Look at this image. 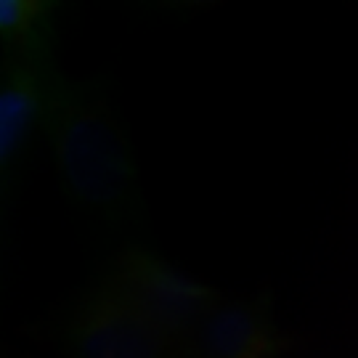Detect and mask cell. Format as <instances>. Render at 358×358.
Returning <instances> with one entry per match:
<instances>
[{
  "label": "cell",
  "instance_id": "cell-1",
  "mask_svg": "<svg viewBox=\"0 0 358 358\" xmlns=\"http://www.w3.org/2000/svg\"><path fill=\"white\" fill-rule=\"evenodd\" d=\"M53 154L75 202L120 217L136 199V165L101 101L80 88H56L48 103Z\"/></svg>",
  "mask_w": 358,
  "mask_h": 358
},
{
  "label": "cell",
  "instance_id": "cell-2",
  "mask_svg": "<svg viewBox=\"0 0 358 358\" xmlns=\"http://www.w3.org/2000/svg\"><path fill=\"white\" fill-rule=\"evenodd\" d=\"M112 287L141 313L167 343L189 340L220 294L146 252H133L120 266Z\"/></svg>",
  "mask_w": 358,
  "mask_h": 358
},
{
  "label": "cell",
  "instance_id": "cell-3",
  "mask_svg": "<svg viewBox=\"0 0 358 358\" xmlns=\"http://www.w3.org/2000/svg\"><path fill=\"white\" fill-rule=\"evenodd\" d=\"M66 334L75 358H165L170 348L112 284L80 303Z\"/></svg>",
  "mask_w": 358,
  "mask_h": 358
},
{
  "label": "cell",
  "instance_id": "cell-4",
  "mask_svg": "<svg viewBox=\"0 0 358 358\" xmlns=\"http://www.w3.org/2000/svg\"><path fill=\"white\" fill-rule=\"evenodd\" d=\"M189 343L194 358H271L279 350L266 310L244 300H220Z\"/></svg>",
  "mask_w": 358,
  "mask_h": 358
},
{
  "label": "cell",
  "instance_id": "cell-5",
  "mask_svg": "<svg viewBox=\"0 0 358 358\" xmlns=\"http://www.w3.org/2000/svg\"><path fill=\"white\" fill-rule=\"evenodd\" d=\"M53 88L32 62L6 66L0 83V165L8 170L24 149L32 128L48 115Z\"/></svg>",
  "mask_w": 358,
  "mask_h": 358
},
{
  "label": "cell",
  "instance_id": "cell-6",
  "mask_svg": "<svg viewBox=\"0 0 358 358\" xmlns=\"http://www.w3.org/2000/svg\"><path fill=\"white\" fill-rule=\"evenodd\" d=\"M48 6L40 0H0V32L11 43H32L45 24Z\"/></svg>",
  "mask_w": 358,
  "mask_h": 358
}]
</instances>
